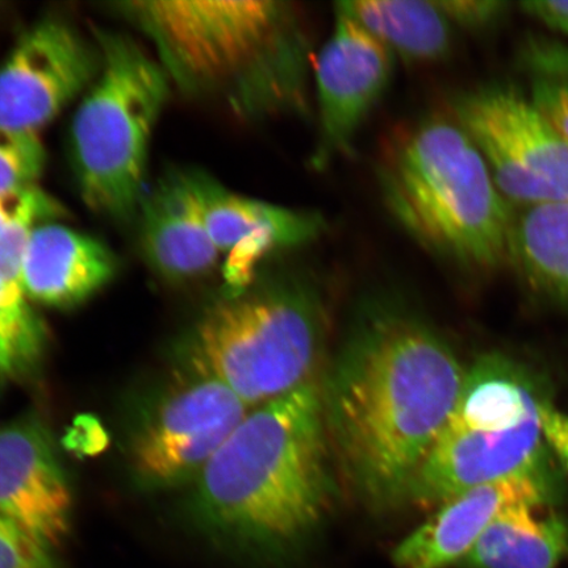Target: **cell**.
Returning a JSON list of instances; mask_svg holds the SVG:
<instances>
[{"mask_svg":"<svg viewBox=\"0 0 568 568\" xmlns=\"http://www.w3.org/2000/svg\"><path fill=\"white\" fill-rule=\"evenodd\" d=\"M27 191H24V193L0 196V233H2L6 226L11 223V220L16 217Z\"/></svg>","mask_w":568,"mask_h":568,"instance_id":"27","label":"cell"},{"mask_svg":"<svg viewBox=\"0 0 568 568\" xmlns=\"http://www.w3.org/2000/svg\"><path fill=\"white\" fill-rule=\"evenodd\" d=\"M205 229L220 255L229 297L252 287L268 254L316 243L328 231L322 213L295 210L234 193L215 178L191 170Z\"/></svg>","mask_w":568,"mask_h":568,"instance_id":"11","label":"cell"},{"mask_svg":"<svg viewBox=\"0 0 568 568\" xmlns=\"http://www.w3.org/2000/svg\"><path fill=\"white\" fill-rule=\"evenodd\" d=\"M530 77V99L568 141V47L532 39L521 53Z\"/></svg>","mask_w":568,"mask_h":568,"instance_id":"21","label":"cell"},{"mask_svg":"<svg viewBox=\"0 0 568 568\" xmlns=\"http://www.w3.org/2000/svg\"><path fill=\"white\" fill-rule=\"evenodd\" d=\"M518 501L552 503L549 471L517 475L453 497L396 546L395 566L457 567L497 514Z\"/></svg>","mask_w":568,"mask_h":568,"instance_id":"14","label":"cell"},{"mask_svg":"<svg viewBox=\"0 0 568 568\" xmlns=\"http://www.w3.org/2000/svg\"><path fill=\"white\" fill-rule=\"evenodd\" d=\"M375 172L389 216L433 257L477 272L509 262L515 211L456 119L429 115L402 128Z\"/></svg>","mask_w":568,"mask_h":568,"instance_id":"4","label":"cell"},{"mask_svg":"<svg viewBox=\"0 0 568 568\" xmlns=\"http://www.w3.org/2000/svg\"><path fill=\"white\" fill-rule=\"evenodd\" d=\"M116 272V260L101 241L67 225L42 223L28 244L23 283L31 302L73 308L90 300Z\"/></svg>","mask_w":568,"mask_h":568,"instance_id":"16","label":"cell"},{"mask_svg":"<svg viewBox=\"0 0 568 568\" xmlns=\"http://www.w3.org/2000/svg\"><path fill=\"white\" fill-rule=\"evenodd\" d=\"M453 27L483 31L506 16L508 4L497 0H436Z\"/></svg>","mask_w":568,"mask_h":568,"instance_id":"24","label":"cell"},{"mask_svg":"<svg viewBox=\"0 0 568 568\" xmlns=\"http://www.w3.org/2000/svg\"><path fill=\"white\" fill-rule=\"evenodd\" d=\"M99 68V48L65 21L34 24L0 65V130L39 134L84 95Z\"/></svg>","mask_w":568,"mask_h":568,"instance_id":"10","label":"cell"},{"mask_svg":"<svg viewBox=\"0 0 568 568\" xmlns=\"http://www.w3.org/2000/svg\"><path fill=\"white\" fill-rule=\"evenodd\" d=\"M538 412L545 443L568 473V415L554 407L548 397L539 404Z\"/></svg>","mask_w":568,"mask_h":568,"instance_id":"25","label":"cell"},{"mask_svg":"<svg viewBox=\"0 0 568 568\" xmlns=\"http://www.w3.org/2000/svg\"><path fill=\"white\" fill-rule=\"evenodd\" d=\"M509 262L536 293L568 304V202L515 212Z\"/></svg>","mask_w":568,"mask_h":568,"instance_id":"20","label":"cell"},{"mask_svg":"<svg viewBox=\"0 0 568 568\" xmlns=\"http://www.w3.org/2000/svg\"><path fill=\"white\" fill-rule=\"evenodd\" d=\"M232 390L193 357L141 410L128 437V459L138 485L151 491L193 481L248 414Z\"/></svg>","mask_w":568,"mask_h":568,"instance_id":"7","label":"cell"},{"mask_svg":"<svg viewBox=\"0 0 568 568\" xmlns=\"http://www.w3.org/2000/svg\"><path fill=\"white\" fill-rule=\"evenodd\" d=\"M333 495L322 389L311 381L248 412L194 480L191 509L217 541L276 565L314 537Z\"/></svg>","mask_w":568,"mask_h":568,"instance_id":"2","label":"cell"},{"mask_svg":"<svg viewBox=\"0 0 568 568\" xmlns=\"http://www.w3.org/2000/svg\"><path fill=\"white\" fill-rule=\"evenodd\" d=\"M49 550L0 514V568H55Z\"/></svg>","mask_w":568,"mask_h":568,"instance_id":"23","label":"cell"},{"mask_svg":"<svg viewBox=\"0 0 568 568\" xmlns=\"http://www.w3.org/2000/svg\"><path fill=\"white\" fill-rule=\"evenodd\" d=\"M322 346L314 287L284 275L226 297L199 323L190 355L248 408L312 381Z\"/></svg>","mask_w":568,"mask_h":568,"instance_id":"6","label":"cell"},{"mask_svg":"<svg viewBox=\"0 0 568 568\" xmlns=\"http://www.w3.org/2000/svg\"><path fill=\"white\" fill-rule=\"evenodd\" d=\"M139 210L142 253L162 278L186 282L216 266L220 253L205 229L190 170L161 176Z\"/></svg>","mask_w":568,"mask_h":568,"instance_id":"15","label":"cell"},{"mask_svg":"<svg viewBox=\"0 0 568 568\" xmlns=\"http://www.w3.org/2000/svg\"><path fill=\"white\" fill-rule=\"evenodd\" d=\"M45 161L39 134L0 130V196L34 187Z\"/></svg>","mask_w":568,"mask_h":568,"instance_id":"22","label":"cell"},{"mask_svg":"<svg viewBox=\"0 0 568 568\" xmlns=\"http://www.w3.org/2000/svg\"><path fill=\"white\" fill-rule=\"evenodd\" d=\"M465 378L449 344L416 312L383 302L359 318L322 397L341 471L368 507L408 501Z\"/></svg>","mask_w":568,"mask_h":568,"instance_id":"1","label":"cell"},{"mask_svg":"<svg viewBox=\"0 0 568 568\" xmlns=\"http://www.w3.org/2000/svg\"><path fill=\"white\" fill-rule=\"evenodd\" d=\"M450 109L510 204L568 202V141L530 97L493 82L460 92Z\"/></svg>","mask_w":568,"mask_h":568,"instance_id":"8","label":"cell"},{"mask_svg":"<svg viewBox=\"0 0 568 568\" xmlns=\"http://www.w3.org/2000/svg\"><path fill=\"white\" fill-rule=\"evenodd\" d=\"M521 9L544 24L568 36V0L554 2H524Z\"/></svg>","mask_w":568,"mask_h":568,"instance_id":"26","label":"cell"},{"mask_svg":"<svg viewBox=\"0 0 568 568\" xmlns=\"http://www.w3.org/2000/svg\"><path fill=\"white\" fill-rule=\"evenodd\" d=\"M71 496L51 433L26 416L0 428V514L48 549L70 529Z\"/></svg>","mask_w":568,"mask_h":568,"instance_id":"13","label":"cell"},{"mask_svg":"<svg viewBox=\"0 0 568 568\" xmlns=\"http://www.w3.org/2000/svg\"><path fill=\"white\" fill-rule=\"evenodd\" d=\"M545 399L527 368L501 354H486L466 371L459 399L444 430L514 429L536 415Z\"/></svg>","mask_w":568,"mask_h":568,"instance_id":"18","label":"cell"},{"mask_svg":"<svg viewBox=\"0 0 568 568\" xmlns=\"http://www.w3.org/2000/svg\"><path fill=\"white\" fill-rule=\"evenodd\" d=\"M566 558V516L552 503L518 501L497 514L457 568H558Z\"/></svg>","mask_w":568,"mask_h":568,"instance_id":"17","label":"cell"},{"mask_svg":"<svg viewBox=\"0 0 568 568\" xmlns=\"http://www.w3.org/2000/svg\"><path fill=\"white\" fill-rule=\"evenodd\" d=\"M101 68L71 123V158L84 204L131 217L144 197L149 149L169 95L159 60L122 33L101 32Z\"/></svg>","mask_w":568,"mask_h":568,"instance_id":"5","label":"cell"},{"mask_svg":"<svg viewBox=\"0 0 568 568\" xmlns=\"http://www.w3.org/2000/svg\"><path fill=\"white\" fill-rule=\"evenodd\" d=\"M119 7L182 89L222 95L251 122L310 116L312 41L294 3L138 0Z\"/></svg>","mask_w":568,"mask_h":568,"instance_id":"3","label":"cell"},{"mask_svg":"<svg viewBox=\"0 0 568 568\" xmlns=\"http://www.w3.org/2000/svg\"><path fill=\"white\" fill-rule=\"evenodd\" d=\"M545 464L539 412L504 432L443 430L412 483L407 503L438 508L489 483L549 471Z\"/></svg>","mask_w":568,"mask_h":568,"instance_id":"12","label":"cell"},{"mask_svg":"<svg viewBox=\"0 0 568 568\" xmlns=\"http://www.w3.org/2000/svg\"><path fill=\"white\" fill-rule=\"evenodd\" d=\"M335 6L404 61L437 62L452 52L454 27L436 0H355Z\"/></svg>","mask_w":568,"mask_h":568,"instance_id":"19","label":"cell"},{"mask_svg":"<svg viewBox=\"0 0 568 568\" xmlns=\"http://www.w3.org/2000/svg\"><path fill=\"white\" fill-rule=\"evenodd\" d=\"M396 57L335 6L328 40L314 62L317 138L310 165L325 170L349 154L394 75Z\"/></svg>","mask_w":568,"mask_h":568,"instance_id":"9","label":"cell"}]
</instances>
